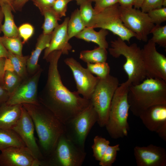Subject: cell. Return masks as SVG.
<instances>
[{
    "label": "cell",
    "mask_w": 166,
    "mask_h": 166,
    "mask_svg": "<svg viewBox=\"0 0 166 166\" xmlns=\"http://www.w3.org/2000/svg\"><path fill=\"white\" fill-rule=\"evenodd\" d=\"M91 27L110 31L123 40L129 43L132 38L136 36L124 24L121 18L118 3L96 14Z\"/></svg>",
    "instance_id": "9c48e42d"
},
{
    "label": "cell",
    "mask_w": 166,
    "mask_h": 166,
    "mask_svg": "<svg viewBox=\"0 0 166 166\" xmlns=\"http://www.w3.org/2000/svg\"><path fill=\"white\" fill-rule=\"evenodd\" d=\"M71 0H55L52 8L61 18L66 15L67 5Z\"/></svg>",
    "instance_id": "8d00e7d4"
},
{
    "label": "cell",
    "mask_w": 166,
    "mask_h": 166,
    "mask_svg": "<svg viewBox=\"0 0 166 166\" xmlns=\"http://www.w3.org/2000/svg\"><path fill=\"white\" fill-rule=\"evenodd\" d=\"M5 58H0V85L3 86V78L5 72Z\"/></svg>",
    "instance_id": "7bdbcfd3"
},
{
    "label": "cell",
    "mask_w": 166,
    "mask_h": 166,
    "mask_svg": "<svg viewBox=\"0 0 166 166\" xmlns=\"http://www.w3.org/2000/svg\"><path fill=\"white\" fill-rule=\"evenodd\" d=\"M30 0H15L13 4V11H21L25 4Z\"/></svg>",
    "instance_id": "b9f144b4"
},
{
    "label": "cell",
    "mask_w": 166,
    "mask_h": 166,
    "mask_svg": "<svg viewBox=\"0 0 166 166\" xmlns=\"http://www.w3.org/2000/svg\"><path fill=\"white\" fill-rule=\"evenodd\" d=\"M69 19V17L65 18L63 22L59 24L53 31L49 45L45 49L43 59H45L49 53L54 51H60L62 54L67 55L72 50L67 33Z\"/></svg>",
    "instance_id": "e0dca14e"
},
{
    "label": "cell",
    "mask_w": 166,
    "mask_h": 166,
    "mask_svg": "<svg viewBox=\"0 0 166 166\" xmlns=\"http://www.w3.org/2000/svg\"><path fill=\"white\" fill-rule=\"evenodd\" d=\"M87 68L92 74L99 78H105L110 75V68L106 62L87 63Z\"/></svg>",
    "instance_id": "1f68e13d"
},
{
    "label": "cell",
    "mask_w": 166,
    "mask_h": 166,
    "mask_svg": "<svg viewBox=\"0 0 166 166\" xmlns=\"http://www.w3.org/2000/svg\"><path fill=\"white\" fill-rule=\"evenodd\" d=\"M4 18V14L1 6L0 5V34L2 32L1 28L2 25V22Z\"/></svg>",
    "instance_id": "c3c4849f"
},
{
    "label": "cell",
    "mask_w": 166,
    "mask_h": 166,
    "mask_svg": "<svg viewBox=\"0 0 166 166\" xmlns=\"http://www.w3.org/2000/svg\"><path fill=\"white\" fill-rule=\"evenodd\" d=\"M64 61L72 72L77 92L84 98L90 100L99 78L94 76L73 57H68Z\"/></svg>",
    "instance_id": "5bb4252c"
},
{
    "label": "cell",
    "mask_w": 166,
    "mask_h": 166,
    "mask_svg": "<svg viewBox=\"0 0 166 166\" xmlns=\"http://www.w3.org/2000/svg\"><path fill=\"white\" fill-rule=\"evenodd\" d=\"M85 27L79 9L75 10L71 13L68 23L67 33L69 39L75 37Z\"/></svg>",
    "instance_id": "484cf974"
},
{
    "label": "cell",
    "mask_w": 166,
    "mask_h": 166,
    "mask_svg": "<svg viewBox=\"0 0 166 166\" xmlns=\"http://www.w3.org/2000/svg\"><path fill=\"white\" fill-rule=\"evenodd\" d=\"M128 100L129 110L138 117L151 106L166 105V81L158 78H146L139 84L131 85Z\"/></svg>",
    "instance_id": "3957f363"
},
{
    "label": "cell",
    "mask_w": 166,
    "mask_h": 166,
    "mask_svg": "<svg viewBox=\"0 0 166 166\" xmlns=\"http://www.w3.org/2000/svg\"><path fill=\"white\" fill-rule=\"evenodd\" d=\"M134 154L137 166H166V151L162 147L152 144L136 146Z\"/></svg>",
    "instance_id": "2e32d148"
},
{
    "label": "cell",
    "mask_w": 166,
    "mask_h": 166,
    "mask_svg": "<svg viewBox=\"0 0 166 166\" xmlns=\"http://www.w3.org/2000/svg\"><path fill=\"white\" fill-rule=\"evenodd\" d=\"M71 1L72 0L75 1L77 5H80L82 3L84 2L87 0H71Z\"/></svg>",
    "instance_id": "681fc988"
},
{
    "label": "cell",
    "mask_w": 166,
    "mask_h": 166,
    "mask_svg": "<svg viewBox=\"0 0 166 166\" xmlns=\"http://www.w3.org/2000/svg\"><path fill=\"white\" fill-rule=\"evenodd\" d=\"M8 56V51L4 46L0 40V58H7Z\"/></svg>",
    "instance_id": "f6af8a7d"
},
{
    "label": "cell",
    "mask_w": 166,
    "mask_h": 166,
    "mask_svg": "<svg viewBox=\"0 0 166 166\" xmlns=\"http://www.w3.org/2000/svg\"><path fill=\"white\" fill-rule=\"evenodd\" d=\"M92 2L87 0L81 4L79 9L81 17L86 27H91L96 14L92 5Z\"/></svg>",
    "instance_id": "f546056e"
},
{
    "label": "cell",
    "mask_w": 166,
    "mask_h": 166,
    "mask_svg": "<svg viewBox=\"0 0 166 166\" xmlns=\"http://www.w3.org/2000/svg\"><path fill=\"white\" fill-rule=\"evenodd\" d=\"M119 86V80L109 75L99 78L90 99L98 116L97 123L101 127H105L108 121L111 102Z\"/></svg>",
    "instance_id": "8992f818"
},
{
    "label": "cell",
    "mask_w": 166,
    "mask_h": 166,
    "mask_svg": "<svg viewBox=\"0 0 166 166\" xmlns=\"http://www.w3.org/2000/svg\"><path fill=\"white\" fill-rule=\"evenodd\" d=\"M90 1H91L92 2H94L95 1V0H89Z\"/></svg>",
    "instance_id": "816d5d0a"
},
{
    "label": "cell",
    "mask_w": 166,
    "mask_h": 166,
    "mask_svg": "<svg viewBox=\"0 0 166 166\" xmlns=\"http://www.w3.org/2000/svg\"><path fill=\"white\" fill-rule=\"evenodd\" d=\"M10 65L12 71L14 72L23 80L27 77V62L29 56H20L8 51Z\"/></svg>",
    "instance_id": "cb8c5ba5"
},
{
    "label": "cell",
    "mask_w": 166,
    "mask_h": 166,
    "mask_svg": "<svg viewBox=\"0 0 166 166\" xmlns=\"http://www.w3.org/2000/svg\"><path fill=\"white\" fill-rule=\"evenodd\" d=\"M22 80L14 71L6 70L4 77L3 86L11 95Z\"/></svg>",
    "instance_id": "f1b7e54d"
},
{
    "label": "cell",
    "mask_w": 166,
    "mask_h": 166,
    "mask_svg": "<svg viewBox=\"0 0 166 166\" xmlns=\"http://www.w3.org/2000/svg\"><path fill=\"white\" fill-rule=\"evenodd\" d=\"M15 0H0V5L3 4L9 5L11 6L13 10V4Z\"/></svg>",
    "instance_id": "bcb514c9"
},
{
    "label": "cell",
    "mask_w": 166,
    "mask_h": 166,
    "mask_svg": "<svg viewBox=\"0 0 166 166\" xmlns=\"http://www.w3.org/2000/svg\"><path fill=\"white\" fill-rule=\"evenodd\" d=\"M144 0H135L134 6V8L137 9H140L141 6Z\"/></svg>",
    "instance_id": "7dc6e473"
},
{
    "label": "cell",
    "mask_w": 166,
    "mask_h": 166,
    "mask_svg": "<svg viewBox=\"0 0 166 166\" xmlns=\"http://www.w3.org/2000/svg\"><path fill=\"white\" fill-rule=\"evenodd\" d=\"M12 129L19 135L26 147L34 158L41 163L42 166V162L45 158L34 136V125L30 116L22 105L21 116Z\"/></svg>",
    "instance_id": "7c38bea8"
},
{
    "label": "cell",
    "mask_w": 166,
    "mask_h": 166,
    "mask_svg": "<svg viewBox=\"0 0 166 166\" xmlns=\"http://www.w3.org/2000/svg\"><path fill=\"white\" fill-rule=\"evenodd\" d=\"M107 55L106 49L98 46L93 50L81 51L79 58L87 63L104 62L106 61Z\"/></svg>",
    "instance_id": "d4e9b609"
},
{
    "label": "cell",
    "mask_w": 166,
    "mask_h": 166,
    "mask_svg": "<svg viewBox=\"0 0 166 166\" xmlns=\"http://www.w3.org/2000/svg\"><path fill=\"white\" fill-rule=\"evenodd\" d=\"M118 4L122 7L129 8L132 7L135 3V0H118Z\"/></svg>",
    "instance_id": "ee69618b"
},
{
    "label": "cell",
    "mask_w": 166,
    "mask_h": 166,
    "mask_svg": "<svg viewBox=\"0 0 166 166\" xmlns=\"http://www.w3.org/2000/svg\"><path fill=\"white\" fill-rule=\"evenodd\" d=\"M41 13L44 17L42 27V33L44 34H50L58 25V21L61 20V18L51 7L44 9Z\"/></svg>",
    "instance_id": "4316f807"
},
{
    "label": "cell",
    "mask_w": 166,
    "mask_h": 166,
    "mask_svg": "<svg viewBox=\"0 0 166 166\" xmlns=\"http://www.w3.org/2000/svg\"><path fill=\"white\" fill-rule=\"evenodd\" d=\"M147 13L155 25H160L166 21V7L155 9Z\"/></svg>",
    "instance_id": "e575fe53"
},
{
    "label": "cell",
    "mask_w": 166,
    "mask_h": 166,
    "mask_svg": "<svg viewBox=\"0 0 166 166\" xmlns=\"http://www.w3.org/2000/svg\"><path fill=\"white\" fill-rule=\"evenodd\" d=\"M131 85L127 80L121 84L116 90L112 100L105 127L110 136L113 139L123 138L128 134L129 105L128 94Z\"/></svg>",
    "instance_id": "277c9868"
},
{
    "label": "cell",
    "mask_w": 166,
    "mask_h": 166,
    "mask_svg": "<svg viewBox=\"0 0 166 166\" xmlns=\"http://www.w3.org/2000/svg\"><path fill=\"white\" fill-rule=\"evenodd\" d=\"M150 34L152 37L151 39L156 44L160 46H166V25H155L152 29Z\"/></svg>",
    "instance_id": "836d02e7"
},
{
    "label": "cell",
    "mask_w": 166,
    "mask_h": 166,
    "mask_svg": "<svg viewBox=\"0 0 166 166\" xmlns=\"http://www.w3.org/2000/svg\"><path fill=\"white\" fill-rule=\"evenodd\" d=\"M37 160L26 146L11 147L1 151L0 166H39Z\"/></svg>",
    "instance_id": "9a60e30c"
},
{
    "label": "cell",
    "mask_w": 166,
    "mask_h": 166,
    "mask_svg": "<svg viewBox=\"0 0 166 166\" xmlns=\"http://www.w3.org/2000/svg\"><path fill=\"white\" fill-rule=\"evenodd\" d=\"M10 94L3 87L0 85V106L6 103Z\"/></svg>",
    "instance_id": "60d3db41"
},
{
    "label": "cell",
    "mask_w": 166,
    "mask_h": 166,
    "mask_svg": "<svg viewBox=\"0 0 166 166\" xmlns=\"http://www.w3.org/2000/svg\"><path fill=\"white\" fill-rule=\"evenodd\" d=\"M111 43V47L109 48L110 54L115 58L122 55L125 58L123 67L131 85L139 84L146 78L141 49L136 43L128 45L119 37Z\"/></svg>",
    "instance_id": "5b68a950"
},
{
    "label": "cell",
    "mask_w": 166,
    "mask_h": 166,
    "mask_svg": "<svg viewBox=\"0 0 166 166\" xmlns=\"http://www.w3.org/2000/svg\"><path fill=\"white\" fill-rule=\"evenodd\" d=\"M120 144L109 145L106 150L99 164L101 166H111L116 160L117 152L120 151Z\"/></svg>",
    "instance_id": "d6a6232c"
},
{
    "label": "cell",
    "mask_w": 166,
    "mask_h": 166,
    "mask_svg": "<svg viewBox=\"0 0 166 166\" xmlns=\"http://www.w3.org/2000/svg\"><path fill=\"white\" fill-rule=\"evenodd\" d=\"M42 69L22 80L11 94L6 103L10 105L38 103V87Z\"/></svg>",
    "instance_id": "4fadbf2b"
},
{
    "label": "cell",
    "mask_w": 166,
    "mask_h": 166,
    "mask_svg": "<svg viewBox=\"0 0 166 166\" xmlns=\"http://www.w3.org/2000/svg\"><path fill=\"white\" fill-rule=\"evenodd\" d=\"M19 36L22 39V43L26 42L31 37L34 33V28L29 23H25L18 28Z\"/></svg>",
    "instance_id": "d590c367"
},
{
    "label": "cell",
    "mask_w": 166,
    "mask_h": 166,
    "mask_svg": "<svg viewBox=\"0 0 166 166\" xmlns=\"http://www.w3.org/2000/svg\"><path fill=\"white\" fill-rule=\"evenodd\" d=\"M4 16V22L1 30L4 36L15 37L19 36L18 28L16 25L12 13L11 6L9 5L3 4L0 5Z\"/></svg>",
    "instance_id": "7402d4cb"
},
{
    "label": "cell",
    "mask_w": 166,
    "mask_h": 166,
    "mask_svg": "<svg viewBox=\"0 0 166 166\" xmlns=\"http://www.w3.org/2000/svg\"><path fill=\"white\" fill-rule=\"evenodd\" d=\"M162 5V7H166V0H163Z\"/></svg>",
    "instance_id": "f907efd6"
},
{
    "label": "cell",
    "mask_w": 166,
    "mask_h": 166,
    "mask_svg": "<svg viewBox=\"0 0 166 166\" xmlns=\"http://www.w3.org/2000/svg\"><path fill=\"white\" fill-rule=\"evenodd\" d=\"M26 146L21 138L13 130L0 129V151L11 147Z\"/></svg>",
    "instance_id": "603a6c76"
},
{
    "label": "cell",
    "mask_w": 166,
    "mask_h": 166,
    "mask_svg": "<svg viewBox=\"0 0 166 166\" xmlns=\"http://www.w3.org/2000/svg\"><path fill=\"white\" fill-rule=\"evenodd\" d=\"M22 105L6 103L0 106V129L12 128L21 116Z\"/></svg>",
    "instance_id": "ffe728a7"
},
{
    "label": "cell",
    "mask_w": 166,
    "mask_h": 166,
    "mask_svg": "<svg viewBox=\"0 0 166 166\" xmlns=\"http://www.w3.org/2000/svg\"><path fill=\"white\" fill-rule=\"evenodd\" d=\"M97 120V114L91 102L86 108L64 124V134L80 148L85 150L87 137Z\"/></svg>",
    "instance_id": "ba28073f"
},
{
    "label": "cell",
    "mask_w": 166,
    "mask_h": 166,
    "mask_svg": "<svg viewBox=\"0 0 166 166\" xmlns=\"http://www.w3.org/2000/svg\"><path fill=\"white\" fill-rule=\"evenodd\" d=\"M108 34V31L104 29H101L99 31H96L92 27H86L75 37L88 42H93L107 49L109 48V44L106 38Z\"/></svg>",
    "instance_id": "44dd1931"
},
{
    "label": "cell",
    "mask_w": 166,
    "mask_h": 166,
    "mask_svg": "<svg viewBox=\"0 0 166 166\" xmlns=\"http://www.w3.org/2000/svg\"><path fill=\"white\" fill-rule=\"evenodd\" d=\"M86 155L80 148L63 134L51 154L42 161V166H81Z\"/></svg>",
    "instance_id": "52a82bcc"
},
{
    "label": "cell",
    "mask_w": 166,
    "mask_h": 166,
    "mask_svg": "<svg viewBox=\"0 0 166 166\" xmlns=\"http://www.w3.org/2000/svg\"><path fill=\"white\" fill-rule=\"evenodd\" d=\"M163 0H144L140 8L144 13H148L149 11L162 7Z\"/></svg>",
    "instance_id": "74e56055"
},
{
    "label": "cell",
    "mask_w": 166,
    "mask_h": 166,
    "mask_svg": "<svg viewBox=\"0 0 166 166\" xmlns=\"http://www.w3.org/2000/svg\"><path fill=\"white\" fill-rule=\"evenodd\" d=\"M141 49L146 78H158L166 81V57L156 50L151 39Z\"/></svg>",
    "instance_id": "8fae6325"
},
{
    "label": "cell",
    "mask_w": 166,
    "mask_h": 166,
    "mask_svg": "<svg viewBox=\"0 0 166 166\" xmlns=\"http://www.w3.org/2000/svg\"><path fill=\"white\" fill-rule=\"evenodd\" d=\"M109 144L108 140L101 136H97L94 137L92 148L93 156L96 160H101Z\"/></svg>",
    "instance_id": "4dcf8cb0"
},
{
    "label": "cell",
    "mask_w": 166,
    "mask_h": 166,
    "mask_svg": "<svg viewBox=\"0 0 166 166\" xmlns=\"http://www.w3.org/2000/svg\"><path fill=\"white\" fill-rule=\"evenodd\" d=\"M40 12L44 9L52 7L55 0H31Z\"/></svg>",
    "instance_id": "ab89813d"
},
{
    "label": "cell",
    "mask_w": 166,
    "mask_h": 166,
    "mask_svg": "<svg viewBox=\"0 0 166 166\" xmlns=\"http://www.w3.org/2000/svg\"><path fill=\"white\" fill-rule=\"evenodd\" d=\"M22 105L32 119L38 138L39 146L45 159L53 152L59 138L64 133V125L39 102Z\"/></svg>",
    "instance_id": "7a4b0ae2"
},
{
    "label": "cell",
    "mask_w": 166,
    "mask_h": 166,
    "mask_svg": "<svg viewBox=\"0 0 166 166\" xmlns=\"http://www.w3.org/2000/svg\"><path fill=\"white\" fill-rule=\"evenodd\" d=\"M94 9L97 14L105 9L118 3V0H95Z\"/></svg>",
    "instance_id": "f35d334b"
},
{
    "label": "cell",
    "mask_w": 166,
    "mask_h": 166,
    "mask_svg": "<svg viewBox=\"0 0 166 166\" xmlns=\"http://www.w3.org/2000/svg\"><path fill=\"white\" fill-rule=\"evenodd\" d=\"M0 40L6 49L15 54L22 56L23 43L20 37H7L0 36Z\"/></svg>",
    "instance_id": "83f0119b"
},
{
    "label": "cell",
    "mask_w": 166,
    "mask_h": 166,
    "mask_svg": "<svg viewBox=\"0 0 166 166\" xmlns=\"http://www.w3.org/2000/svg\"><path fill=\"white\" fill-rule=\"evenodd\" d=\"M52 33L41 34L38 39L35 49L29 56L27 62V70L29 75L34 74L41 68L38 64L39 57L44 49L49 45Z\"/></svg>",
    "instance_id": "d6986e66"
},
{
    "label": "cell",
    "mask_w": 166,
    "mask_h": 166,
    "mask_svg": "<svg viewBox=\"0 0 166 166\" xmlns=\"http://www.w3.org/2000/svg\"><path fill=\"white\" fill-rule=\"evenodd\" d=\"M62 52L56 50L45 59L49 63L46 84L38 94L39 102L52 112L64 124L83 111L91 104L77 91L72 92L63 84L58 69Z\"/></svg>",
    "instance_id": "6da1fadb"
},
{
    "label": "cell",
    "mask_w": 166,
    "mask_h": 166,
    "mask_svg": "<svg viewBox=\"0 0 166 166\" xmlns=\"http://www.w3.org/2000/svg\"><path fill=\"white\" fill-rule=\"evenodd\" d=\"M139 117L147 129L156 132L166 127V105L151 106L144 110Z\"/></svg>",
    "instance_id": "ac0fdd59"
},
{
    "label": "cell",
    "mask_w": 166,
    "mask_h": 166,
    "mask_svg": "<svg viewBox=\"0 0 166 166\" xmlns=\"http://www.w3.org/2000/svg\"><path fill=\"white\" fill-rule=\"evenodd\" d=\"M121 20L126 27L135 34L139 41L147 42L148 36L155 24L148 13L133 7L125 8L119 5Z\"/></svg>",
    "instance_id": "30bf717a"
}]
</instances>
